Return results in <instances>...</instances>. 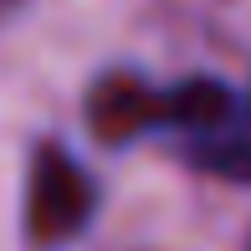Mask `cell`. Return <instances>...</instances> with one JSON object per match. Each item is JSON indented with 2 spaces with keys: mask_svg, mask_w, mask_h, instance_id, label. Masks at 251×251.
Instances as JSON below:
<instances>
[{
  "mask_svg": "<svg viewBox=\"0 0 251 251\" xmlns=\"http://www.w3.org/2000/svg\"><path fill=\"white\" fill-rule=\"evenodd\" d=\"M93 118L108 139H123L128 128H159L175 139L185 164L251 185V102L215 77H190L164 93H149L139 82L98 87Z\"/></svg>",
  "mask_w": 251,
  "mask_h": 251,
  "instance_id": "1",
  "label": "cell"
},
{
  "mask_svg": "<svg viewBox=\"0 0 251 251\" xmlns=\"http://www.w3.org/2000/svg\"><path fill=\"white\" fill-rule=\"evenodd\" d=\"M98 210V190L87 169L62 144H41L26 179V231L36 246H67L87 231Z\"/></svg>",
  "mask_w": 251,
  "mask_h": 251,
  "instance_id": "2",
  "label": "cell"
},
{
  "mask_svg": "<svg viewBox=\"0 0 251 251\" xmlns=\"http://www.w3.org/2000/svg\"><path fill=\"white\" fill-rule=\"evenodd\" d=\"M21 5H26V0H0V26H5V21H10V16H16V10H21Z\"/></svg>",
  "mask_w": 251,
  "mask_h": 251,
  "instance_id": "3",
  "label": "cell"
}]
</instances>
